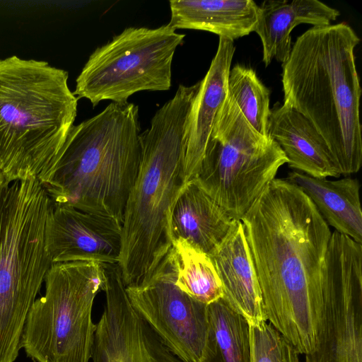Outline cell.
<instances>
[{"mask_svg":"<svg viewBox=\"0 0 362 362\" xmlns=\"http://www.w3.org/2000/svg\"><path fill=\"white\" fill-rule=\"evenodd\" d=\"M6 185L0 197V362H14L29 310L52 265L45 230L52 206L35 177Z\"/></svg>","mask_w":362,"mask_h":362,"instance_id":"8992f818","label":"cell"},{"mask_svg":"<svg viewBox=\"0 0 362 362\" xmlns=\"http://www.w3.org/2000/svg\"><path fill=\"white\" fill-rule=\"evenodd\" d=\"M359 42L344 22L314 26L297 37L282 64L284 103L314 126L344 175L362 164V89L354 54Z\"/></svg>","mask_w":362,"mask_h":362,"instance_id":"7a4b0ae2","label":"cell"},{"mask_svg":"<svg viewBox=\"0 0 362 362\" xmlns=\"http://www.w3.org/2000/svg\"><path fill=\"white\" fill-rule=\"evenodd\" d=\"M250 362H299V353L270 323L250 325Z\"/></svg>","mask_w":362,"mask_h":362,"instance_id":"cb8c5ba5","label":"cell"},{"mask_svg":"<svg viewBox=\"0 0 362 362\" xmlns=\"http://www.w3.org/2000/svg\"><path fill=\"white\" fill-rule=\"evenodd\" d=\"M287 162L279 145L251 126L228 92L194 180L240 220Z\"/></svg>","mask_w":362,"mask_h":362,"instance_id":"ba28073f","label":"cell"},{"mask_svg":"<svg viewBox=\"0 0 362 362\" xmlns=\"http://www.w3.org/2000/svg\"><path fill=\"white\" fill-rule=\"evenodd\" d=\"M221 282L223 299L249 325L266 320L261 291L240 220H234L228 232L209 255Z\"/></svg>","mask_w":362,"mask_h":362,"instance_id":"9a60e30c","label":"cell"},{"mask_svg":"<svg viewBox=\"0 0 362 362\" xmlns=\"http://www.w3.org/2000/svg\"><path fill=\"white\" fill-rule=\"evenodd\" d=\"M235 47L219 37L216 53L191 105L186 123L182 170L184 183L197 176L217 116L228 95V78Z\"/></svg>","mask_w":362,"mask_h":362,"instance_id":"5bb4252c","label":"cell"},{"mask_svg":"<svg viewBox=\"0 0 362 362\" xmlns=\"http://www.w3.org/2000/svg\"><path fill=\"white\" fill-rule=\"evenodd\" d=\"M228 92L247 121L259 134L268 135L270 90L250 67L236 64L228 78Z\"/></svg>","mask_w":362,"mask_h":362,"instance_id":"603a6c76","label":"cell"},{"mask_svg":"<svg viewBox=\"0 0 362 362\" xmlns=\"http://www.w3.org/2000/svg\"><path fill=\"white\" fill-rule=\"evenodd\" d=\"M185 37L169 24L125 28L90 55L74 95L95 107L105 100L127 104L139 91L168 90L173 56Z\"/></svg>","mask_w":362,"mask_h":362,"instance_id":"9c48e42d","label":"cell"},{"mask_svg":"<svg viewBox=\"0 0 362 362\" xmlns=\"http://www.w3.org/2000/svg\"><path fill=\"white\" fill-rule=\"evenodd\" d=\"M209 362H250V325L223 299L208 305Z\"/></svg>","mask_w":362,"mask_h":362,"instance_id":"7402d4cb","label":"cell"},{"mask_svg":"<svg viewBox=\"0 0 362 362\" xmlns=\"http://www.w3.org/2000/svg\"><path fill=\"white\" fill-rule=\"evenodd\" d=\"M172 250L180 290L207 305L223 298L221 282L208 254L180 238L173 239Z\"/></svg>","mask_w":362,"mask_h":362,"instance_id":"44dd1931","label":"cell"},{"mask_svg":"<svg viewBox=\"0 0 362 362\" xmlns=\"http://www.w3.org/2000/svg\"><path fill=\"white\" fill-rule=\"evenodd\" d=\"M339 11L318 0H266L258 9L254 32L262 45V62L269 66L273 59L284 64L289 57L291 33L300 24L331 25Z\"/></svg>","mask_w":362,"mask_h":362,"instance_id":"e0dca14e","label":"cell"},{"mask_svg":"<svg viewBox=\"0 0 362 362\" xmlns=\"http://www.w3.org/2000/svg\"><path fill=\"white\" fill-rule=\"evenodd\" d=\"M105 304L96 324L93 362H182L133 308L118 264H104Z\"/></svg>","mask_w":362,"mask_h":362,"instance_id":"7c38bea8","label":"cell"},{"mask_svg":"<svg viewBox=\"0 0 362 362\" xmlns=\"http://www.w3.org/2000/svg\"><path fill=\"white\" fill-rule=\"evenodd\" d=\"M139 107L111 103L73 125L50 181L52 202L112 218L122 223L138 174L141 146Z\"/></svg>","mask_w":362,"mask_h":362,"instance_id":"5b68a950","label":"cell"},{"mask_svg":"<svg viewBox=\"0 0 362 362\" xmlns=\"http://www.w3.org/2000/svg\"><path fill=\"white\" fill-rule=\"evenodd\" d=\"M199 82L180 85L141 133L140 164L122 223L119 260L125 286L150 275L172 247L170 214L185 185L182 156L188 113Z\"/></svg>","mask_w":362,"mask_h":362,"instance_id":"3957f363","label":"cell"},{"mask_svg":"<svg viewBox=\"0 0 362 362\" xmlns=\"http://www.w3.org/2000/svg\"><path fill=\"white\" fill-rule=\"evenodd\" d=\"M45 242L52 264L75 261L118 264L122 224L108 216L52 202Z\"/></svg>","mask_w":362,"mask_h":362,"instance_id":"4fadbf2b","label":"cell"},{"mask_svg":"<svg viewBox=\"0 0 362 362\" xmlns=\"http://www.w3.org/2000/svg\"><path fill=\"white\" fill-rule=\"evenodd\" d=\"M268 135L283 150L288 166L313 177H339V165L310 121L285 103L271 109Z\"/></svg>","mask_w":362,"mask_h":362,"instance_id":"2e32d148","label":"cell"},{"mask_svg":"<svg viewBox=\"0 0 362 362\" xmlns=\"http://www.w3.org/2000/svg\"><path fill=\"white\" fill-rule=\"evenodd\" d=\"M169 25L204 30L231 40L254 32L259 6L252 0H170Z\"/></svg>","mask_w":362,"mask_h":362,"instance_id":"d6986e66","label":"cell"},{"mask_svg":"<svg viewBox=\"0 0 362 362\" xmlns=\"http://www.w3.org/2000/svg\"><path fill=\"white\" fill-rule=\"evenodd\" d=\"M9 184L7 183L6 177L1 170L0 169V197L4 188Z\"/></svg>","mask_w":362,"mask_h":362,"instance_id":"d4e9b609","label":"cell"},{"mask_svg":"<svg viewBox=\"0 0 362 362\" xmlns=\"http://www.w3.org/2000/svg\"><path fill=\"white\" fill-rule=\"evenodd\" d=\"M286 180L307 194L328 226L362 244V210L358 179L330 180L294 170L288 173Z\"/></svg>","mask_w":362,"mask_h":362,"instance_id":"ffe728a7","label":"cell"},{"mask_svg":"<svg viewBox=\"0 0 362 362\" xmlns=\"http://www.w3.org/2000/svg\"><path fill=\"white\" fill-rule=\"evenodd\" d=\"M172 247L153 272L126 286L131 304L165 346L182 362H209L208 305L175 284Z\"/></svg>","mask_w":362,"mask_h":362,"instance_id":"30bf717a","label":"cell"},{"mask_svg":"<svg viewBox=\"0 0 362 362\" xmlns=\"http://www.w3.org/2000/svg\"><path fill=\"white\" fill-rule=\"evenodd\" d=\"M325 327L303 362H362V244L334 230L323 269Z\"/></svg>","mask_w":362,"mask_h":362,"instance_id":"8fae6325","label":"cell"},{"mask_svg":"<svg viewBox=\"0 0 362 362\" xmlns=\"http://www.w3.org/2000/svg\"><path fill=\"white\" fill-rule=\"evenodd\" d=\"M68 78L45 61L0 59V169L8 184L52 179L77 115Z\"/></svg>","mask_w":362,"mask_h":362,"instance_id":"277c9868","label":"cell"},{"mask_svg":"<svg viewBox=\"0 0 362 362\" xmlns=\"http://www.w3.org/2000/svg\"><path fill=\"white\" fill-rule=\"evenodd\" d=\"M234 220L192 180L185 184L173 205L170 214L172 240L182 238L209 255Z\"/></svg>","mask_w":362,"mask_h":362,"instance_id":"ac0fdd59","label":"cell"},{"mask_svg":"<svg viewBox=\"0 0 362 362\" xmlns=\"http://www.w3.org/2000/svg\"><path fill=\"white\" fill-rule=\"evenodd\" d=\"M240 221L266 320L300 354L315 353L325 327L322 269L329 226L300 187L280 178Z\"/></svg>","mask_w":362,"mask_h":362,"instance_id":"6da1fadb","label":"cell"},{"mask_svg":"<svg viewBox=\"0 0 362 362\" xmlns=\"http://www.w3.org/2000/svg\"><path fill=\"white\" fill-rule=\"evenodd\" d=\"M104 279L100 263L52 264L45 294L30 308L23 332L22 348L33 362H90L96 329L92 310Z\"/></svg>","mask_w":362,"mask_h":362,"instance_id":"52a82bcc","label":"cell"}]
</instances>
